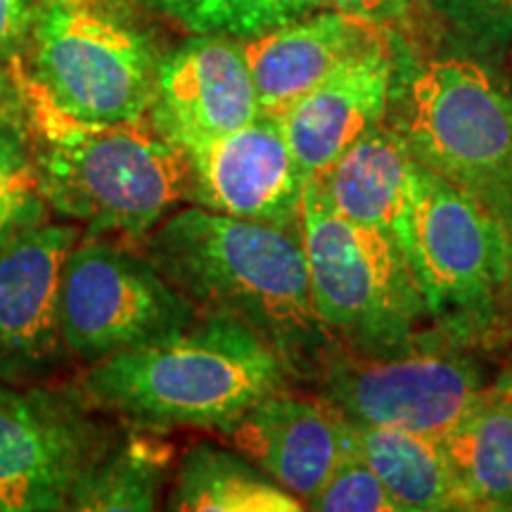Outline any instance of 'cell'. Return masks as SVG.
<instances>
[{
    "label": "cell",
    "mask_w": 512,
    "mask_h": 512,
    "mask_svg": "<svg viewBox=\"0 0 512 512\" xmlns=\"http://www.w3.org/2000/svg\"><path fill=\"white\" fill-rule=\"evenodd\" d=\"M171 470H174V446L159 430L133 425L126 432H107L76 479L67 510H157Z\"/></svg>",
    "instance_id": "cell-18"
},
{
    "label": "cell",
    "mask_w": 512,
    "mask_h": 512,
    "mask_svg": "<svg viewBox=\"0 0 512 512\" xmlns=\"http://www.w3.org/2000/svg\"><path fill=\"white\" fill-rule=\"evenodd\" d=\"M197 316L200 311L145 254L105 235L76 242L64 261L62 339L69 354L88 366L174 337Z\"/></svg>",
    "instance_id": "cell-8"
},
{
    "label": "cell",
    "mask_w": 512,
    "mask_h": 512,
    "mask_svg": "<svg viewBox=\"0 0 512 512\" xmlns=\"http://www.w3.org/2000/svg\"><path fill=\"white\" fill-rule=\"evenodd\" d=\"M259 114L252 72L235 38L195 34L159 60L147 121L181 150L238 131Z\"/></svg>",
    "instance_id": "cell-13"
},
{
    "label": "cell",
    "mask_w": 512,
    "mask_h": 512,
    "mask_svg": "<svg viewBox=\"0 0 512 512\" xmlns=\"http://www.w3.org/2000/svg\"><path fill=\"white\" fill-rule=\"evenodd\" d=\"M200 36L249 41L320 10L318 0H133Z\"/></svg>",
    "instance_id": "cell-22"
},
{
    "label": "cell",
    "mask_w": 512,
    "mask_h": 512,
    "mask_svg": "<svg viewBox=\"0 0 512 512\" xmlns=\"http://www.w3.org/2000/svg\"><path fill=\"white\" fill-rule=\"evenodd\" d=\"M76 392L0 382V510H67L105 430Z\"/></svg>",
    "instance_id": "cell-10"
},
{
    "label": "cell",
    "mask_w": 512,
    "mask_h": 512,
    "mask_svg": "<svg viewBox=\"0 0 512 512\" xmlns=\"http://www.w3.org/2000/svg\"><path fill=\"white\" fill-rule=\"evenodd\" d=\"M479 354L448 342L384 358L335 347L313 382L318 394L354 425L441 439L494 382Z\"/></svg>",
    "instance_id": "cell-9"
},
{
    "label": "cell",
    "mask_w": 512,
    "mask_h": 512,
    "mask_svg": "<svg viewBox=\"0 0 512 512\" xmlns=\"http://www.w3.org/2000/svg\"><path fill=\"white\" fill-rule=\"evenodd\" d=\"M15 86L43 202L86 223V235L143 240L190 202V159L150 121L88 124L43 98L22 74Z\"/></svg>",
    "instance_id": "cell-3"
},
{
    "label": "cell",
    "mask_w": 512,
    "mask_h": 512,
    "mask_svg": "<svg viewBox=\"0 0 512 512\" xmlns=\"http://www.w3.org/2000/svg\"><path fill=\"white\" fill-rule=\"evenodd\" d=\"M46 207L22 102L17 93L5 95L0 98V245L41 223Z\"/></svg>",
    "instance_id": "cell-23"
},
{
    "label": "cell",
    "mask_w": 512,
    "mask_h": 512,
    "mask_svg": "<svg viewBox=\"0 0 512 512\" xmlns=\"http://www.w3.org/2000/svg\"><path fill=\"white\" fill-rule=\"evenodd\" d=\"M311 178L339 216L377 230L406 254L415 159L387 121L351 145L330 169Z\"/></svg>",
    "instance_id": "cell-17"
},
{
    "label": "cell",
    "mask_w": 512,
    "mask_h": 512,
    "mask_svg": "<svg viewBox=\"0 0 512 512\" xmlns=\"http://www.w3.org/2000/svg\"><path fill=\"white\" fill-rule=\"evenodd\" d=\"M306 510L316 512H401L399 503L377 472L370 467L361 448H351L323 486L306 501Z\"/></svg>",
    "instance_id": "cell-24"
},
{
    "label": "cell",
    "mask_w": 512,
    "mask_h": 512,
    "mask_svg": "<svg viewBox=\"0 0 512 512\" xmlns=\"http://www.w3.org/2000/svg\"><path fill=\"white\" fill-rule=\"evenodd\" d=\"M302 240L313 309L337 347L384 358L446 342L432 328L401 247L339 216L311 176L302 197Z\"/></svg>",
    "instance_id": "cell-4"
},
{
    "label": "cell",
    "mask_w": 512,
    "mask_h": 512,
    "mask_svg": "<svg viewBox=\"0 0 512 512\" xmlns=\"http://www.w3.org/2000/svg\"><path fill=\"white\" fill-rule=\"evenodd\" d=\"M444 448L477 512L512 510V403L494 384L448 430Z\"/></svg>",
    "instance_id": "cell-21"
},
{
    "label": "cell",
    "mask_w": 512,
    "mask_h": 512,
    "mask_svg": "<svg viewBox=\"0 0 512 512\" xmlns=\"http://www.w3.org/2000/svg\"><path fill=\"white\" fill-rule=\"evenodd\" d=\"M491 384H494L496 392H501L505 399L512 403V351H510V356L505 358L501 370H498V373L494 375V382H491Z\"/></svg>",
    "instance_id": "cell-28"
},
{
    "label": "cell",
    "mask_w": 512,
    "mask_h": 512,
    "mask_svg": "<svg viewBox=\"0 0 512 512\" xmlns=\"http://www.w3.org/2000/svg\"><path fill=\"white\" fill-rule=\"evenodd\" d=\"M394 74V46L389 43L342 64L280 117L306 176L323 174L351 145L387 121Z\"/></svg>",
    "instance_id": "cell-16"
},
{
    "label": "cell",
    "mask_w": 512,
    "mask_h": 512,
    "mask_svg": "<svg viewBox=\"0 0 512 512\" xmlns=\"http://www.w3.org/2000/svg\"><path fill=\"white\" fill-rule=\"evenodd\" d=\"M143 254L200 313L233 316L313 380L337 347L313 309L302 226L238 219L202 207L169 214Z\"/></svg>",
    "instance_id": "cell-1"
},
{
    "label": "cell",
    "mask_w": 512,
    "mask_h": 512,
    "mask_svg": "<svg viewBox=\"0 0 512 512\" xmlns=\"http://www.w3.org/2000/svg\"><path fill=\"white\" fill-rule=\"evenodd\" d=\"M432 8L475 53L494 55L512 46V0H432Z\"/></svg>",
    "instance_id": "cell-25"
},
{
    "label": "cell",
    "mask_w": 512,
    "mask_h": 512,
    "mask_svg": "<svg viewBox=\"0 0 512 512\" xmlns=\"http://www.w3.org/2000/svg\"><path fill=\"white\" fill-rule=\"evenodd\" d=\"M387 124L415 162L512 233V83L467 57L427 62Z\"/></svg>",
    "instance_id": "cell-7"
},
{
    "label": "cell",
    "mask_w": 512,
    "mask_h": 512,
    "mask_svg": "<svg viewBox=\"0 0 512 512\" xmlns=\"http://www.w3.org/2000/svg\"><path fill=\"white\" fill-rule=\"evenodd\" d=\"M292 380V368L259 332L233 316L200 313L174 337L93 363L76 392L138 427L223 434Z\"/></svg>",
    "instance_id": "cell-2"
},
{
    "label": "cell",
    "mask_w": 512,
    "mask_h": 512,
    "mask_svg": "<svg viewBox=\"0 0 512 512\" xmlns=\"http://www.w3.org/2000/svg\"><path fill=\"white\" fill-rule=\"evenodd\" d=\"M133 0H38L19 72L57 110L88 124L147 117L162 53ZM24 60V57H22Z\"/></svg>",
    "instance_id": "cell-6"
},
{
    "label": "cell",
    "mask_w": 512,
    "mask_h": 512,
    "mask_svg": "<svg viewBox=\"0 0 512 512\" xmlns=\"http://www.w3.org/2000/svg\"><path fill=\"white\" fill-rule=\"evenodd\" d=\"M8 86H10V83H8V79H5V72H3V69H0V98L10 95L8 93Z\"/></svg>",
    "instance_id": "cell-29"
},
{
    "label": "cell",
    "mask_w": 512,
    "mask_h": 512,
    "mask_svg": "<svg viewBox=\"0 0 512 512\" xmlns=\"http://www.w3.org/2000/svg\"><path fill=\"white\" fill-rule=\"evenodd\" d=\"M240 43L259 110L280 119L342 64L389 46L392 31L351 12L316 10Z\"/></svg>",
    "instance_id": "cell-15"
},
{
    "label": "cell",
    "mask_w": 512,
    "mask_h": 512,
    "mask_svg": "<svg viewBox=\"0 0 512 512\" xmlns=\"http://www.w3.org/2000/svg\"><path fill=\"white\" fill-rule=\"evenodd\" d=\"M230 444L280 486L306 501L356 446L354 425L320 394L280 389L223 432Z\"/></svg>",
    "instance_id": "cell-14"
},
{
    "label": "cell",
    "mask_w": 512,
    "mask_h": 512,
    "mask_svg": "<svg viewBox=\"0 0 512 512\" xmlns=\"http://www.w3.org/2000/svg\"><path fill=\"white\" fill-rule=\"evenodd\" d=\"M166 508L178 512H299L297 498L233 448L192 446L178 463Z\"/></svg>",
    "instance_id": "cell-20"
},
{
    "label": "cell",
    "mask_w": 512,
    "mask_h": 512,
    "mask_svg": "<svg viewBox=\"0 0 512 512\" xmlns=\"http://www.w3.org/2000/svg\"><path fill=\"white\" fill-rule=\"evenodd\" d=\"M0 512H3V510H0Z\"/></svg>",
    "instance_id": "cell-30"
},
{
    "label": "cell",
    "mask_w": 512,
    "mask_h": 512,
    "mask_svg": "<svg viewBox=\"0 0 512 512\" xmlns=\"http://www.w3.org/2000/svg\"><path fill=\"white\" fill-rule=\"evenodd\" d=\"M320 10H342L373 19L392 31L394 24H406L420 0H318Z\"/></svg>",
    "instance_id": "cell-27"
},
{
    "label": "cell",
    "mask_w": 512,
    "mask_h": 512,
    "mask_svg": "<svg viewBox=\"0 0 512 512\" xmlns=\"http://www.w3.org/2000/svg\"><path fill=\"white\" fill-rule=\"evenodd\" d=\"M190 159V202L238 219L302 226L306 176L278 117L261 112L238 131L183 150Z\"/></svg>",
    "instance_id": "cell-12"
},
{
    "label": "cell",
    "mask_w": 512,
    "mask_h": 512,
    "mask_svg": "<svg viewBox=\"0 0 512 512\" xmlns=\"http://www.w3.org/2000/svg\"><path fill=\"white\" fill-rule=\"evenodd\" d=\"M38 0H0V69L22 62Z\"/></svg>",
    "instance_id": "cell-26"
},
{
    "label": "cell",
    "mask_w": 512,
    "mask_h": 512,
    "mask_svg": "<svg viewBox=\"0 0 512 512\" xmlns=\"http://www.w3.org/2000/svg\"><path fill=\"white\" fill-rule=\"evenodd\" d=\"M406 259L446 342L475 351L510 342L512 233L418 162Z\"/></svg>",
    "instance_id": "cell-5"
},
{
    "label": "cell",
    "mask_w": 512,
    "mask_h": 512,
    "mask_svg": "<svg viewBox=\"0 0 512 512\" xmlns=\"http://www.w3.org/2000/svg\"><path fill=\"white\" fill-rule=\"evenodd\" d=\"M354 430L358 448L401 512H477L439 437L392 427Z\"/></svg>",
    "instance_id": "cell-19"
},
{
    "label": "cell",
    "mask_w": 512,
    "mask_h": 512,
    "mask_svg": "<svg viewBox=\"0 0 512 512\" xmlns=\"http://www.w3.org/2000/svg\"><path fill=\"white\" fill-rule=\"evenodd\" d=\"M79 230L36 223L0 245V382L31 384L64 361L62 271Z\"/></svg>",
    "instance_id": "cell-11"
}]
</instances>
